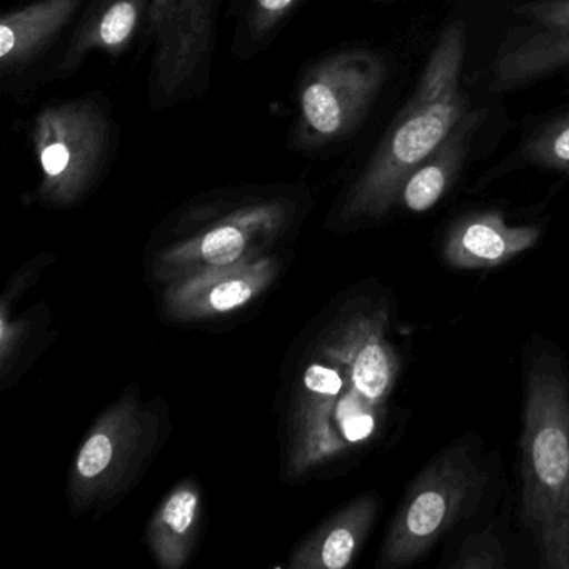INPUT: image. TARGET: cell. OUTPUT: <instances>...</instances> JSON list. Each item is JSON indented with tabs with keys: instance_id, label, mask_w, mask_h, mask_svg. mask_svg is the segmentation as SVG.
Wrapping results in <instances>:
<instances>
[{
	"instance_id": "6da1fadb",
	"label": "cell",
	"mask_w": 569,
	"mask_h": 569,
	"mask_svg": "<svg viewBox=\"0 0 569 569\" xmlns=\"http://www.w3.org/2000/svg\"><path fill=\"white\" fill-rule=\"evenodd\" d=\"M466 29L455 22L442 32L418 89L346 196L342 218H378L398 201L402 184L465 119L468 102L461 74Z\"/></svg>"
},
{
	"instance_id": "7a4b0ae2",
	"label": "cell",
	"mask_w": 569,
	"mask_h": 569,
	"mask_svg": "<svg viewBox=\"0 0 569 569\" xmlns=\"http://www.w3.org/2000/svg\"><path fill=\"white\" fill-rule=\"evenodd\" d=\"M522 516L546 569H569V385L539 352L526 369L521 435Z\"/></svg>"
},
{
	"instance_id": "3957f363",
	"label": "cell",
	"mask_w": 569,
	"mask_h": 569,
	"mask_svg": "<svg viewBox=\"0 0 569 569\" xmlns=\"http://www.w3.org/2000/svg\"><path fill=\"white\" fill-rule=\"evenodd\" d=\"M29 141L41 174V201H81L118 154V124L108 96L89 92L46 106L31 121Z\"/></svg>"
},
{
	"instance_id": "277c9868",
	"label": "cell",
	"mask_w": 569,
	"mask_h": 569,
	"mask_svg": "<svg viewBox=\"0 0 569 569\" xmlns=\"http://www.w3.org/2000/svg\"><path fill=\"white\" fill-rule=\"evenodd\" d=\"M388 78L385 58L352 48L312 61L298 79L289 148L316 156L348 139L371 111Z\"/></svg>"
},
{
	"instance_id": "5b68a950",
	"label": "cell",
	"mask_w": 569,
	"mask_h": 569,
	"mask_svg": "<svg viewBox=\"0 0 569 569\" xmlns=\"http://www.w3.org/2000/svg\"><path fill=\"white\" fill-rule=\"evenodd\" d=\"M221 0H152L148 101L168 111L204 98L211 86Z\"/></svg>"
},
{
	"instance_id": "8992f818",
	"label": "cell",
	"mask_w": 569,
	"mask_h": 569,
	"mask_svg": "<svg viewBox=\"0 0 569 569\" xmlns=\"http://www.w3.org/2000/svg\"><path fill=\"white\" fill-rule=\"evenodd\" d=\"M482 488V472L468 446L442 451L406 492L381 552L382 568L418 561L452 528Z\"/></svg>"
},
{
	"instance_id": "52a82bcc",
	"label": "cell",
	"mask_w": 569,
	"mask_h": 569,
	"mask_svg": "<svg viewBox=\"0 0 569 569\" xmlns=\"http://www.w3.org/2000/svg\"><path fill=\"white\" fill-rule=\"evenodd\" d=\"M296 191L268 192L234 202L196 209L204 219L201 232L166 252V264L228 266L242 261L251 246L272 241L298 214Z\"/></svg>"
},
{
	"instance_id": "ba28073f",
	"label": "cell",
	"mask_w": 569,
	"mask_h": 569,
	"mask_svg": "<svg viewBox=\"0 0 569 569\" xmlns=\"http://www.w3.org/2000/svg\"><path fill=\"white\" fill-rule=\"evenodd\" d=\"M86 4L88 0H36L2 14L0 82L4 92L28 88L34 69L44 72V59L58 56L54 49L61 51Z\"/></svg>"
},
{
	"instance_id": "9c48e42d",
	"label": "cell",
	"mask_w": 569,
	"mask_h": 569,
	"mask_svg": "<svg viewBox=\"0 0 569 569\" xmlns=\"http://www.w3.org/2000/svg\"><path fill=\"white\" fill-rule=\"evenodd\" d=\"M152 0H88L39 84L72 78L96 52L122 58L146 32Z\"/></svg>"
},
{
	"instance_id": "30bf717a",
	"label": "cell",
	"mask_w": 569,
	"mask_h": 569,
	"mask_svg": "<svg viewBox=\"0 0 569 569\" xmlns=\"http://www.w3.org/2000/svg\"><path fill=\"white\" fill-rule=\"evenodd\" d=\"M276 274L272 259H242L228 266H209L168 292L172 318L196 319L224 315L248 305Z\"/></svg>"
},
{
	"instance_id": "8fae6325",
	"label": "cell",
	"mask_w": 569,
	"mask_h": 569,
	"mask_svg": "<svg viewBox=\"0 0 569 569\" xmlns=\"http://www.w3.org/2000/svg\"><path fill=\"white\" fill-rule=\"evenodd\" d=\"M385 332V312L356 315L328 349L329 358L348 366L352 388L376 406L388 398L399 371L398 356Z\"/></svg>"
},
{
	"instance_id": "7c38bea8",
	"label": "cell",
	"mask_w": 569,
	"mask_h": 569,
	"mask_svg": "<svg viewBox=\"0 0 569 569\" xmlns=\"http://www.w3.org/2000/svg\"><path fill=\"white\" fill-rule=\"evenodd\" d=\"M545 32L509 49L496 64L498 88L538 78L569 62V0H541L518 9Z\"/></svg>"
},
{
	"instance_id": "4fadbf2b",
	"label": "cell",
	"mask_w": 569,
	"mask_h": 569,
	"mask_svg": "<svg viewBox=\"0 0 569 569\" xmlns=\"http://www.w3.org/2000/svg\"><path fill=\"white\" fill-rule=\"evenodd\" d=\"M538 239V228H511L499 212H476L459 219L449 229L442 256L452 268H496L528 251Z\"/></svg>"
},
{
	"instance_id": "5bb4252c",
	"label": "cell",
	"mask_w": 569,
	"mask_h": 569,
	"mask_svg": "<svg viewBox=\"0 0 569 569\" xmlns=\"http://www.w3.org/2000/svg\"><path fill=\"white\" fill-rule=\"evenodd\" d=\"M305 395L299 412V445L295 462L309 466L341 451L342 442L332 431V411L338 408L342 378L332 368L309 366L305 375Z\"/></svg>"
},
{
	"instance_id": "9a60e30c",
	"label": "cell",
	"mask_w": 569,
	"mask_h": 569,
	"mask_svg": "<svg viewBox=\"0 0 569 569\" xmlns=\"http://www.w3.org/2000/svg\"><path fill=\"white\" fill-rule=\"evenodd\" d=\"M476 122V116H465L449 138L409 174L398 198L406 209L426 212L441 201L461 168Z\"/></svg>"
},
{
	"instance_id": "2e32d148",
	"label": "cell",
	"mask_w": 569,
	"mask_h": 569,
	"mask_svg": "<svg viewBox=\"0 0 569 569\" xmlns=\"http://www.w3.org/2000/svg\"><path fill=\"white\" fill-rule=\"evenodd\" d=\"M308 0H232L231 52L246 61L269 48Z\"/></svg>"
},
{
	"instance_id": "e0dca14e",
	"label": "cell",
	"mask_w": 569,
	"mask_h": 569,
	"mask_svg": "<svg viewBox=\"0 0 569 569\" xmlns=\"http://www.w3.org/2000/svg\"><path fill=\"white\" fill-rule=\"evenodd\" d=\"M376 509L378 502L375 498L359 499L339 515L309 548L306 546L305 552L292 565L296 568H346L365 541Z\"/></svg>"
},
{
	"instance_id": "ac0fdd59",
	"label": "cell",
	"mask_w": 569,
	"mask_h": 569,
	"mask_svg": "<svg viewBox=\"0 0 569 569\" xmlns=\"http://www.w3.org/2000/svg\"><path fill=\"white\" fill-rule=\"evenodd\" d=\"M131 411L126 408L109 412L79 451L76 461V479L82 489L92 488L112 468L121 449L128 448V439L134 431Z\"/></svg>"
},
{
	"instance_id": "d6986e66",
	"label": "cell",
	"mask_w": 569,
	"mask_h": 569,
	"mask_svg": "<svg viewBox=\"0 0 569 569\" xmlns=\"http://www.w3.org/2000/svg\"><path fill=\"white\" fill-rule=\"evenodd\" d=\"M198 505V491L186 486L172 492L162 506L154 522L152 545L166 566H179L184 559V538L194 525Z\"/></svg>"
},
{
	"instance_id": "ffe728a7",
	"label": "cell",
	"mask_w": 569,
	"mask_h": 569,
	"mask_svg": "<svg viewBox=\"0 0 569 569\" xmlns=\"http://www.w3.org/2000/svg\"><path fill=\"white\" fill-rule=\"evenodd\" d=\"M525 154L536 164L569 172V114L546 126L526 146Z\"/></svg>"
},
{
	"instance_id": "44dd1931",
	"label": "cell",
	"mask_w": 569,
	"mask_h": 569,
	"mask_svg": "<svg viewBox=\"0 0 569 569\" xmlns=\"http://www.w3.org/2000/svg\"><path fill=\"white\" fill-rule=\"evenodd\" d=\"M451 569H499L506 568V552L495 528L472 532L462 542Z\"/></svg>"
},
{
	"instance_id": "7402d4cb",
	"label": "cell",
	"mask_w": 569,
	"mask_h": 569,
	"mask_svg": "<svg viewBox=\"0 0 569 569\" xmlns=\"http://www.w3.org/2000/svg\"><path fill=\"white\" fill-rule=\"evenodd\" d=\"M375 408L376 405L359 395L355 388H351V391L338 402L336 419H338L342 436L349 442L362 441L372 435L376 425L375 415H372Z\"/></svg>"
}]
</instances>
